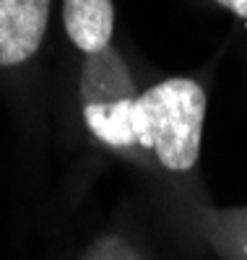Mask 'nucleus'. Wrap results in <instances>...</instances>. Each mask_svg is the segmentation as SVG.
<instances>
[{"label":"nucleus","mask_w":247,"mask_h":260,"mask_svg":"<svg viewBox=\"0 0 247 260\" xmlns=\"http://www.w3.org/2000/svg\"><path fill=\"white\" fill-rule=\"evenodd\" d=\"M63 24L78 50L99 55L109 47L115 26L112 0H63Z\"/></svg>","instance_id":"obj_3"},{"label":"nucleus","mask_w":247,"mask_h":260,"mask_svg":"<svg viewBox=\"0 0 247 260\" xmlns=\"http://www.w3.org/2000/svg\"><path fill=\"white\" fill-rule=\"evenodd\" d=\"M221 8H227L232 13H237L239 18H247V0H216Z\"/></svg>","instance_id":"obj_5"},{"label":"nucleus","mask_w":247,"mask_h":260,"mask_svg":"<svg viewBox=\"0 0 247 260\" xmlns=\"http://www.w3.org/2000/svg\"><path fill=\"white\" fill-rule=\"evenodd\" d=\"M50 0H0V65L29 60L44 39Z\"/></svg>","instance_id":"obj_2"},{"label":"nucleus","mask_w":247,"mask_h":260,"mask_svg":"<svg viewBox=\"0 0 247 260\" xmlns=\"http://www.w3.org/2000/svg\"><path fill=\"white\" fill-rule=\"evenodd\" d=\"M206 91L190 78H167L133 99L130 125L136 143L156 151L172 172H188L200 154Z\"/></svg>","instance_id":"obj_1"},{"label":"nucleus","mask_w":247,"mask_h":260,"mask_svg":"<svg viewBox=\"0 0 247 260\" xmlns=\"http://www.w3.org/2000/svg\"><path fill=\"white\" fill-rule=\"evenodd\" d=\"M136 99V96H133ZM133 99H122L117 104H86L83 117L86 125L91 127V133L102 138L109 146H133L136 136H133V125H130V104Z\"/></svg>","instance_id":"obj_4"}]
</instances>
